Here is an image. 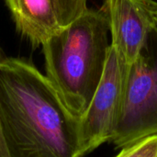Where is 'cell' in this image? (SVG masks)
I'll return each instance as SVG.
<instances>
[{
    "mask_svg": "<svg viewBox=\"0 0 157 157\" xmlns=\"http://www.w3.org/2000/svg\"><path fill=\"white\" fill-rule=\"evenodd\" d=\"M0 131L10 157H84L80 120L43 74L21 58L0 61Z\"/></svg>",
    "mask_w": 157,
    "mask_h": 157,
    "instance_id": "obj_1",
    "label": "cell"
},
{
    "mask_svg": "<svg viewBox=\"0 0 157 157\" xmlns=\"http://www.w3.org/2000/svg\"><path fill=\"white\" fill-rule=\"evenodd\" d=\"M109 22L105 4L87 8L42 45L46 77L78 120L88 110L109 59Z\"/></svg>",
    "mask_w": 157,
    "mask_h": 157,
    "instance_id": "obj_2",
    "label": "cell"
},
{
    "mask_svg": "<svg viewBox=\"0 0 157 157\" xmlns=\"http://www.w3.org/2000/svg\"><path fill=\"white\" fill-rule=\"evenodd\" d=\"M157 135V28L128 65L121 110L110 143L121 149Z\"/></svg>",
    "mask_w": 157,
    "mask_h": 157,
    "instance_id": "obj_3",
    "label": "cell"
},
{
    "mask_svg": "<svg viewBox=\"0 0 157 157\" xmlns=\"http://www.w3.org/2000/svg\"><path fill=\"white\" fill-rule=\"evenodd\" d=\"M128 64L111 46L106 69L90 107L80 120L84 155L110 143L120 118Z\"/></svg>",
    "mask_w": 157,
    "mask_h": 157,
    "instance_id": "obj_4",
    "label": "cell"
},
{
    "mask_svg": "<svg viewBox=\"0 0 157 157\" xmlns=\"http://www.w3.org/2000/svg\"><path fill=\"white\" fill-rule=\"evenodd\" d=\"M107 7L111 46L130 65L155 27V0H104Z\"/></svg>",
    "mask_w": 157,
    "mask_h": 157,
    "instance_id": "obj_5",
    "label": "cell"
},
{
    "mask_svg": "<svg viewBox=\"0 0 157 157\" xmlns=\"http://www.w3.org/2000/svg\"><path fill=\"white\" fill-rule=\"evenodd\" d=\"M17 31L38 48L62 27L52 0H5Z\"/></svg>",
    "mask_w": 157,
    "mask_h": 157,
    "instance_id": "obj_6",
    "label": "cell"
},
{
    "mask_svg": "<svg viewBox=\"0 0 157 157\" xmlns=\"http://www.w3.org/2000/svg\"><path fill=\"white\" fill-rule=\"evenodd\" d=\"M58 21L65 27L87 9V0H52Z\"/></svg>",
    "mask_w": 157,
    "mask_h": 157,
    "instance_id": "obj_7",
    "label": "cell"
},
{
    "mask_svg": "<svg viewBox=\"0 0 157 157\" xmlns=\"http://www.w3.org/2000/svg\"><path fill=\"white\" fill-rule=\"evenodd\" d=\"M115 157H157V135L144 138L121 148Z\"/></svg>",
    "mask_w": 157,
    "mask_h": 157,
    "instance_id": "obj_8",
    "label": "cell"
},
{
    "mask_svg": "<svg viewBox=\"0 0 157 157\" xmlns=\"http://www.w3.org/2000/svg\"><path fill=\"white\" fill-rule=\"evenodd\" d=\"M5 57H6V55L5 54L4 51L2 50V48L0 46V61L2 59H4ZM0 157H10L9 156V154H8V151H7V148L6 146L5 141L3 139L1 131H0Z\"/></svg>",
    "mask_w": 157,
    "mask_h": 157,
    "instance_id": "obj_9",
    "label": "cell"
},
{
    "mask_svg": "<svg viewBox=\"0 0 157 157\" xmlns=\"http://www.w3.org/2000/svg\"><path fill=\"white\" fill-rule=\"evenodd\" d=\"M155 26L157 28V7L156 10H155Z\"/></svg>",
    "mask_w": 157,
    "mask_h": 157,
    "instance_id": "obj_10",
    "label": "cell"
}]
</instances>
